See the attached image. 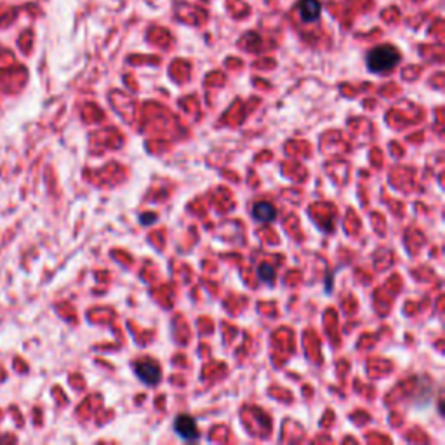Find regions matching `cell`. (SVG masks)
Returning a JSON list of instances; mask_svg holds the SVG:
<instances>
[{
  "instance_id": "cell-1",
  "label": "cell",
  "mask_w": 445,
  "mask_h": 445,
  "mask_svg": "<svg viewBox=\"0 0 445 445\" xmlns=\"http://www.w3.org/2000/svg\"><path fill=\"white\" fill-rule=\"evenodd\" d=\"M365 63L371 73H388L400 63V52L393 45H378L367 52Z\"/></svg>"
},
{
  "instance_id": "cell-2",
  "label": "cell",
  "mask_w": 445,
  "mask_h": 445,
  "mask_svg": "<svg viewBox=\"0 0 445 445\" xmlns=\"http://www.w3.org/2000/svg\"><path fill=\"white\" fill-rule=\"evenodd\" d=\"M133 369L137 379L146 386H157L162 379V369H160L159 362L153 358L136 360L133 364Z\"/></svg>"
},
{
  "instance_id": "cell-3",
  "label": "cell",
  "mask_w": 445,
  "mask_h": 445,
  "mask_svg": "<svg viewBox=\"0 0 445 445\" xmlns=\"http://www.w3.org/2000/svg\"><path fill=\"white\" fill-rule=\"evenodd\" d=\"M174 431L179 438H183L185 442H193L198 440L201 433H198V426L195 423L192 415L183 414L178 415L174 420Z\"/></svg>"
},
{
  "instance_id": "cell-4",
  "label": "cell",
  "mask_w": 445,
  "mask_h": 445,
  "mask_svg": "<svg viewBox=\"0 0 445 445\" xmlns=\"http://www.w3.org/2000/svg\"><path fill=\"white\" fill-rule=\"evenodd\" d=\"M322 5L319 0H301L299 2V16L304 23H313L320 18Z\"/></svg>"
},
{
  "instance_id": "cell-5",
  "label": "cell",
  "mask_w": 445,
  "mask_h": 445,
  "mask_svg": "<svg viewBox=\"0 0 445 445\" xmlns=\"http://www.w3.org/2000/svg\"><path fill=\"white\" fill-rule=\"evenodd\" d=\"M253 218L258 223H271L277 218V209L273 207V204H270L266 201L256 202L253 207Z\"/></svg>"
},
{
  "instance_id": "cell-6",
  "label": "cell",
  "mask_w": 445,
  "mask_h": 445,
  "mask_svg": "<svg viewBox=\"0 0 445 445\" xmlns=\"http://www.w3.org/2000/svg\"><path fill=\"white\" fill-rule=\"evenodd\" d=\"M258 277L261 278V282H266L268 286H273V282H275V268L271 266V264H268V263L260 264V268H258Z\"/></svg>"
},
{
  "instance_id": "cell-7",
  "label": "cell",
  "mask_w": 445,
  "mask_h": 445,
  "mask_svg": "<svg viewBox=\"0 0 445 445\" xmlns=\"http://www.w3.org/2000/svg\"><path fill=\"white\" fill-rule=\"evenodd\" d=\"M157 216L155 214H141L139 216V221L143 223V225H150V221H155Z\"/></svg>"
}]
</instances>
